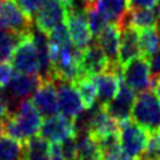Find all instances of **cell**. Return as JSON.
<instances>
[{"instance_id":"1","label":"cell","mask_w":160,"mask_h":160,"mask_svg":"<svg viewBox=\"0 0 160 160\" xmlns=\"http://www.w3.org/2000/svg\"><path fill=\"white\" fill-rule=\"evenodd\" d=\"M42 124L43 115L31 100H24L12 115L3 119L4 133L20 143H26L28 139L36 136Z\"/></svg>"},{"instance_id":"2","label":"cell","mask_w":160,"mask_h":160,"mask_svg":"<svg viewBox=\"0 0 160 160\" xmlns=\"http://www.w3.org/2000/svg\"><path fill=\"white\" fill-rule=\"evenodd\" d=\"M131 119L149 133L160 132V100L151 89L140 92L133 103Z\"/></svg>"},{"instance_id":"3","label":"cell","mask_w":160,"mask_h":160,"mask_svg":"<svg viewBox=\"0 0 160 160\" xmlns=\"http://www.w3.org/2000/svg\"><path fill=\"white\" fill-rule=\"evenodd\" d=\"M123 80L135 92L148 91L153 87V76L149 60L142 55L129 60L123 66Z\"/></svg>"},{"instance_id":"4","label":"cell","mask_w":160,"mask_h":160,"mask_svg":"<svg viewBox=\"0 0 160 160\" xmlns=\"http://www.w3.org/2000/svg\"><path fill=\"white\" fill-rule=\"evenodd\" d=\"M119 139L123 151L133 159H138L147 147L149 132L136 124L132 119L119 123Z\"/></svg>"},{"instance_id":"5","label":"cell","mask_w":160,"mask_h":160,"mask_svg":"<svg viewBox=\"0 0 160 160\" xmlns=\"http://www.w3.org/2000/svg\"><path fill=\"white\" fill-rule=\"evenodd\" d=\"M53 82L58 91L59 112L64 116L76 119L86 109L76 86L72 82L63 79H53Z\"/></svg>"},{"instance_id":"6","label":"cell","mask_w":160,"mask_h":160,"mask_svg":"<svg viewBox=\"0 0 160 160\" xmlns=\"http://www.w3.org/2000/svg\"><path fill=\"white\" fill-rule=\"evenodd\" d=\"M0 23L20 36L29 35L33 27L32 19L19 8L15 0H0Z\"/></svg>"},{"instance_id":"7","label":"cell","mask_w":160,"mask_h":160,"mask_svg":"<svg viewBox=\"0 0 160 160\" xmlns=\"http://www.w3.org/2000/svg\"><path fill=\"white\" fill-rule=\"evenodd\" d=\"M12 67L18 72L39 75L40 76V62L38 49L31 35L23 36L12 56Z\"/></svg>"},{"instance_id":"8","label":"cell","mask_w":160,"mask_h":160,"mask_svg":"<svg viewBox=\"0 0 160 160\" xmlns=\"http://www.w3.org/2000/svg\"><path fill=\"white\" fill-rule=\"evenodd\" d=\"M39 133L49 143H62L68 138L76 136L78 129L76 124H75V119L58 113L43 120Z\"/></svg>"},{"instance_id":"9","label":"cell","mask_w":160,"mask_h":160,"mask_svg":"<svg viewBox=\"0 0 160 160\" xmlns=\"http://www.w3.org/2000/svg\"><path fill=\"white\" fill-rule=\"evenodd\" d=\"M66 23L68 27V32L71 36L72 43L79 49L84 51L92 44V33L89 31L88 20L86 15V9L78 8L75 6L73 8L67 11Z\"/></svg>"},{"instance_id":"10","label":"cell","mask_w":160,"mask_h":160,"mask_svg":"<svg viewBox=\"0 0 160 160\" xmlns=\"http://www.w3.org/2000/svg\"><path fill=\"white\" fill-rule=\"evenodd\" d=\"M67 8L59 0H46L35 15V26L47 35L60 23L66 22Z\"/></svg>"},{"instance_id":"11","label":"cell","mask_w":160,"mask_h":160,"mask_svg":"<svg viewBox=\"0 0 160 160\" xmlns=\"http://www.w3.org/2000/svg\"><path fill=\"white\" fill-rule=\"evenodd\" d=\"M135 99H136L135 91L131 87L127 86L126 82L123 80V76H122L120 87H119V91L116 93V96L107 104L106 109H107V112L116 120V122L122 123V122H124V120L131 119Z\"/></svg>"},{"instance_id":"12","label":"cell","mask_w":160,"mask_h":160,"mask_svg":"<svg viewBox=\"0 0 160 160\" xmlns=\"http://www.w3.org/2000/svg\"><path fill=\"white\" fill-rule=\"evenodd\" d=\"M88 132L95 139H102L104 136H108V135L119 133V122H116L107 112L106 107L96 104L93 108H91Z\"/></svg>"},{"instance_id":"13","label":"cell","mask_w":160,"mask_h":160,"mask_svg":"<svg viewBox=\"0 0 160 160\" xmlns=\"http://www.w3.org/2000/svg\"><path fill=\"white\" fill-rule=\"evenodd\" d=\"M32 103L44 118L59 113L58 91L53 80H43L32 96Z\"/></svg>"},{"instance_id":"14","label":"cell","mask_w":160,"mask_h":160,"mask_svg":"<svg viewBox=\"0 0 160 160\" xmlns=\"http://www.w3.org/2000/svg\"><path fill=\"white\" fill-rule=\"evenodd\" d=\"M98 46L107 56L109 66L119 63V49H120V40H122V27L119 24L108 23L103 31L98 35Z\"/></svg>"},{"instance_id":"15","label":"cell","mask_w":160,"mask_h":160,"mask_svg":"<svg viewBox=\"0 0 160 160\" xmlns=\"http://www.w3.org/2000/svg\"><path fill=\"white\" fill-rule=\"evenodd\" d=\"M108 67L109 62L102 51V48L98 46V43L91 44L83 51L82 59H80V69H82L83 76L93 78L99 73L107 71Z\"/></svg>"},{"instance_id":"16","label":"cell","mask_w":160,"mask_h":160,"mask_svg":"<svg viewBox=\"0 0 160 160\" xmlns=\"http://www.w3.org/2000/svg\"><path fill=\"white\" fill-rule=\"evenodd\" d=\"M93 4L107 23L122 26L131 9L129 0H93Z\"/></svg>"},{"instance_id":"17","label":"cell","mask_w":160,"mask_h":160,"mask_svg":"<svg viewBox=\"0 0 160 160\" xmlns=\"http://www.w3.org/2000/svg\"><path fill=\"white\" fill-rule=\"evenodd\" d=\"M140 55L139 47V29L131 26L122 28V40L119 49V63L124 66L129 60Z\"/></svg>"},{"instance_id":"18","label":"cell","mask_w":160,"mask_h":160,"mask_svg":"<svg viewBox=\"0 0 160 160\" xmlns=\"http://www.w3.org/2000/svg\"><path fill=\"white\" fill-rule=\"evenodd\" d=\"M158 23V13H155L152 8H131L120 27L124 28L131 26L140 31V29L156 27Z\"/></svg>"},{"instance_id":"19","label":"cell","mask_w":160,"mask_h":160,"mask_svg":"<svg viewBox=\"0 0 160 160\" xmlns=\"http://www.w3.org/2000/svg\"><path fill=\"white\" fill-rule=\"evenodd\" d=\"M76 160H103V152L99 142L88 131L78 132Z\"/></svg>"},{"instance_id":"20","label":"cell","mask_w":160,"mask_h":160,"mask_svg":"<svg viewBox=\"0 0 160 160\" xmlns=\"http://www.w3.org/2000/svg\"><path fill=\"white\" fill-rule=\"evenodd\" d=\"M139 47L140 55L148 60L151 59L160 47V27L146 28L139 31Z\"/></svg>"},{"instance_id":"21","label":"cell","mask_w":160,"mask_h":160,"mask_svg":"<svg viewBox=\"0 0 160 160\" xmlns=\"http://www.w3.org/2000/svg\"><path fill=\"white\" fill-rule=\"evenodd\" d=\"M22 160H49V144L42 136H33L24 143Z\"/></svg>"},{"instance_id":"22","label":"cell","mask_w":160,"mask_h":160,"mask_svg":"<svg viewBox=\"0 0 160 160\" xmlns=\"http://www.w3.org/2000/svg\"><path fill=\"white\" fill-rule=\"evenodd\" d=\"M73 84L76 86L80 96H82L86 109L93 108L96 106L98 104V88H96V84H95L93 78L82 76Z\"/></svg>"},{"instance_id":"23","label":"cell","mask_w":160,"mask_h":160,"mask_svg":"<svg viewBox=\"0 0 160 160\" xmlns=\"http://www.w3.org/2000/svg\"><path fill=\"white\" fill-rule=\"evenodd\" d=\"M24 153V143H20L9 136L0 138V160H22Z\"/></svg>"},{"instance_id":"24","label":"cell","mask_w":160,"mask_h":160,"mask_svg":"<svg viewBox=\"0 0 160 160\" xmlns=\"http://www.w3.org/2000/svg\"><path fill=\"white\" fill-rule=\"evenodd\" d=\"M23 36L11 31H7L0 36V63H8L12 60L13 52Z\"/></svg>"},{"instance_id":"25","label":"cell","mask_w":160,"mask_h":160,"mask_svg":"<svg viewBox=\"0 0 160 160\" xmlns=\"http://www.w3.org/2000/svg\"><path fill=\"white\" fill-rule=\"evenodd\" d=\"M86 15H87V20H88V26H89V31H91L92 36L93 38H98V35L103 31V28L107 26V22L106 19L102 16V13H100L96 7H95L93 2L87 4L86 7Z\"/></svg>"},{"instance_id":"26","label":"cell","mask_w":160,"mask_h":160,"mask_svg":"<svg viewBox=\"0 0 160 160\" xmlns=\"http://www.w3.org/2000/svg\"><path fill=\"white\" fill-rule=\"evenodd\" d=\"M160 159V132L149 133L146 149L136 160H159Z\"/></svg>"},{"instance_id":"27","label":"cell","mask_w":160,"mask_h":160,"mask_svg":"<svg viewBox=\"0 0 160 160\" xmlns=\"http://www.w3.org/2000/svg\"><path fill=\"white\" fill-rule=\"evenodd\" d=\"M44 2L46 0H15V3L19 6V8L32 20L35 18V15L38 13V11L42 8Z\"/></svg>"},{"instance_id":"28","label":"cell","mask_w":160,"mask_h":160,"mask_svg":"<svg viewBox=\"0 0 160 160\" xmlns=\"http://www.w3.org/2000/svg\"><path fill=\"white\" fill-rule=\"evenodd\" d=\"M102 152H103V160H136L123 151L120 143L115 144V146L109 148L103 149Z\"/></svg>"},{"instance_id":"29","label":"cell","mask_w":160,"mask_h":160,"mask_svg":"<svg viewBox=\"0 0 160 160\" xmlns=\"http://www.w3.org/2000/svg\"><path fill=\"white\" fill-rule=\"evenodd\" d=\"M62 151L66 160H76V155H78V140L76 136L68 138L64 142L60 143Z\"/></svg>"},{"instance_id":"30","label":"cell","mask_w":160,"mask_h":160,"mask_svg":"<svg viewBox=\"0 0 160 160\" xmlns=\"http://www.w3.org/2000/svg\"><path fill=\"white\" fill-rule=\"evenodd\" d=\"M13 67L9 63H0V86L6 87L13 76Z\"/></svg>"},{"instance_id":"31","label":"cell","mask_w":160,"mask_h":160,"mask_svg":"<svg viewBox=\"0 0 160 160\" xmlns=\"http://www.w3.org/2000/svg\"><path fill=\"white\" fill-rule=\"evenodd\" d=\"M149 64H151V71H152L153 80L160 79V47L156 51V53L149 59Z\"/></svg>"},{"instance_id":"32","label":"cell","mask_w":160,"mask_h":160,"mask_svg":"<svg viewBox=\"0 0 160 160\" xmlns=\"http://www.w3.org/2000/svg\"><path fill=\"white\" fill-rule=\"evenodd\" d=\"M49 160H66L62 147H60V143L49 144Z\"/></svg>"},{"instance_id":"33","label":"cell","mask_w":160,"mask_h":160,"mask_svg":"<svg viewBox=\"0 0 160 160\" xmlns=\"http://www.w3.org/2000/svg\"><path fill=\"white\" fill-rule=\"evenodd\" d=\"M131 8H153L158 0H129Z\"/></svg>"},{"instance_id":"34","label":"cell","mask_w":160,"mask_h":160,"mask_svg":"<svg viewBox=\"0 0 160 160\" xmlns=\"http://www.w3.org/2000/svg\"><path fill=\"white\" fill-rule=\"evenodd\" d=\"M7 116H8V109L6 106V102H4V100H0V120H3Z\"/></svg>"},{"instance_id":"35","label":"cell","mask_w":160,"mask_h":160,"mask_svg":"<svg viewBox=\"0 0 160 160\" xmlns=\"http://www.w3.org/2000/svg\"><path fill=\"white\" fill-rule=\"evenodd\" d=\"M59 2H62L64 6H66V8H67V11L68 9H71V8H73L76 4H75V0H59Z\"/></svg>"},{"instance_id":"36","label":"cell","mask_w":160,"mask_h":160,"mask_svg":"<svg viewBox=\"0 0 160 160\" xmlns=\"http://www.w3.org/2000/svg\"><path fill=\"white\" fill-rule=\"evenodd\" d=\"M153 88H155V93H156V96L160 100V79L153 80Z\"/></svg>"},{"instance_id":"37","label":"cell","mask_w":160,"mask_h":160,"mask_svg":"<svg viewBox=\"0 0 160 160\" xmlns=\"http://www.w3.org/2000/svg\"><path fill=\"white\" fill-rule=\"evenodd\" d=\"M7 31H8V29H7L6 27H4V26H3V24H2V23H0V36H2V35H3V33H6Z\"/></svg>"},{"instance_id":"38","label":"cell","mask_w":160,"mask_h":160,"mask_svg":"<svg viewBox=\"0 0 160 160\" xmlns=\"http://www.w3.org/2000/svg\"><path fill=\"white\" fill-rule=\"evenodd\" d=\"M79 2H80V3H82V4H83V8H84V7H86V6H87V4H89V3H92V2H93V0H79Z\"/></svg>"},{"instance_id":"39","label":"cell","mask_w":160,"mask_h":160,"mask_svg":"<svg viewBox=\"0 0 160 160\" xmlns=\"http://www.w3.org/2000/svg\"><path fill=\"white\" fill-rule=\"evenodd\" d=\"M4 132V127H3V120H0V138H2V133Z\"/></svg>"},{"instance_id":"40","label":"cell","mask_w":160,"mask_h":160,"mask_svg":"<svg viewBox=\"0 0 160 160\" xmlns=\"http://www.w3.org/2000/svg\"><path fill=\"white\" fill-rule=\"evenodd\" d=\"M159 160H160V159H159Z\"/></svg>"}]
</instances>
